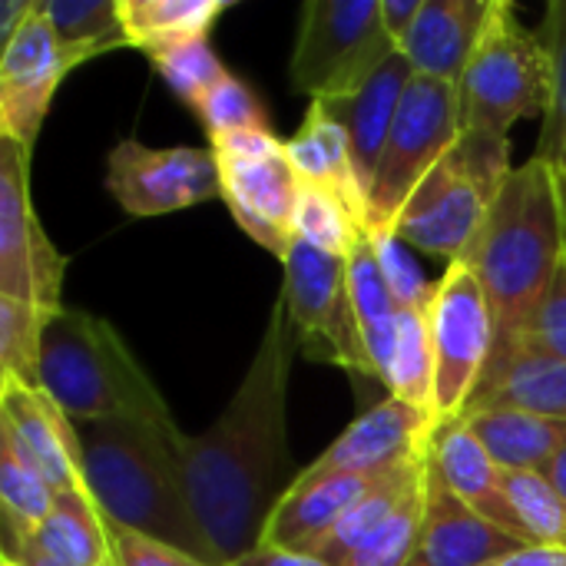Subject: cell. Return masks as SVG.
<instances>
[{
	"label": "cell",
	"instance_id": "obj_5",
	"mask_svg": "<svg viewBox=\"0 0 566 566\" xmlns=\"http://www.w3.org/2000/svg\"><path fill=\"white\" fill-rule=\"evenodd\" d=\"M551 106V66L537 33H531L507 0H491L474 53L458 80L461 136L507 139L511 126L544 116Z\"/></svg>",
	"mask_w": 566,
	"mask_h": 566
},
{
	"label": "cell",
	"instance_id": "obj_37",
	"mask_svg": "<svg viewBox=\"0 0 566 566\" xmlns=\"http://www.w3.org/2000/svg\"><path fill=\"white\" fill-rule=\"evenodd\" d=\"M149 63L172 86V93L179 99H186L189 106H196L229 73L222 66V60L216 56L209 36H192V40L163 46V50L149 53Z\"/></svg>",
	"mask_w": 566,
	"mask_h": 566
},
{
	"label": "cell",
	"instance_id": "obj_17",
	"mask_svg": "<svg viewBox=\"0 0 566 566\" xmlns=\"http://www.w3.org/2000/svg\"><path fill=\"white\" fill-rule=\"evenodd\" d=\"M527 544L474 514L424 458V524L408 566H494Z\"/></svg>",
	"mask_w": 566,
	"mask_h": 566
},
{
	"label": "cell",
	"instance_id": "obj_27",
	"mask_svg": "<svg viewBox=\"0 0 566 566\" xmlns=\"http://www.w3.org/2000/svg\"><path fill=\"white\" fill-rule=\"evenodd\" d=\"M431 444V441H428ZM424 458H428V448L424 451H418V454H408V458H401L398 464H391V468H385L381 471V478L375 481V488L358 501V504H352V511L308 551L312 557H318V560H325V564L332 566H345L348 564V557L388 521V514L401 504V497H405V491L421 478V471H424Z\"/></svg>",
	"mask_w": 566,
	"mask_h": 566
},
{
	"label": "cell",
	"instance_id": "obj_12",
	"mask_svg": "<svg viewBox=\"0 0 566 566\" xmlns=\"http://www.w3.org/2000/svg\"><path fill=\"white\" fill-rule=\"evenodd\" d=\"M106 189L123 212L153 219L222 196V176L209 146L153 149L139 139H119L106 156Z\"/></svg>",
	"mask_w": 566,
	"mask_h": 566
},
{
	"label": "cell",
	"instance_id": "obj_43",
	"mask_svg": "<svg viewBox=\"0 0 566 566\" xmlns=\"http://www.w3.org/2000/svg\"><path fill=\"white\" fill-rule=\"evenodd\" d=\"M421 7H424V0H381L385 30L391 33V40H395L398 46H401V40L408 36V30L415 27Z\"/></svg>",
	"mask_w": 566,
	"mask_h": 566
},
{
	"label": "cell",
	"instance_id": "obj_10",
	"mask_svg": "<svg viewBox=\"0 0 566 566\" xmlns=\"http://www.w3.org/2000/svg\"><path fill=\"white\" fill-rule=\"evenodd\" d=\"M434 421H461L494 352V322L484 285L468 262H451L431 302Z\"/></svg>",
	"mask_w": 566,
	"mask_h": 566
},
{
	"label": "cell",
	"instance_id": "obj_41",
	"mask_svg": "<svg viewBox=\"0 0 566 566\" xmlns=\"http://www.w3.org/2000/svg\"><path fill=\"white\" fill-rule=\"evenodd\" d=\"M531 348H541L566 361V255L541 302V312L531 332Z\"/></svg>",
	"mask_w": 566,
	"mask_h": 566
},
{
	"label": "cell",
	"instance_id": "obj_46",
	"mask_svg": "<svg viewBox=\"0 0 566 566\" xmlns=\"http://www.w3.org/2000/svg\"><path fill=\"white\" fill-rule=\"evenodd\" d=\"M3 554H10L13 560L20 566H63L60 560H53V557H46V554H40L33 544H20V547H3Z\"/></svg>",
	"mask_w": 566,
	"mask_h": 566
},
{
	"label": "cell",
	"instance_id": "obj_35",
	"mask_svg": "<svg viewBox=\"0 0 566 566\" xmlns=\"http://www.w3.org/2000/svg\"><path fill=\"white\" fill-rule=\"evenodd\" d=\"M56 312L0 295V375L40 388V345Z\"/></svg>",
	"mask_w": 566,
	"mask_h": 566
},
{
	"label": "cell",
	"instance_id": "obj_20",
	"mask_svg": "<svg viewBox=\"0 0 566 566\" xmlns=\"http://www.w3.org/2000/svg\"><path fill=\"white\" fill-rule=\"evenodd\" d=\"M415 80V70L408 63V56L398 50L358 93L342 96V99H322L328 106V113L345 126L348 143H352V156H355V169L358 179L368 192L375 166L381 159V149L391 136L398 106L408 93Z\"/></svg>",
	"mask_w": 566,
	"mask_h": 566
},
{
	"label": "cell",
	"instance_id": "obj_19",
	"mask_svg": "<svg viewBox=\"0 0 566 566\" xmlns=\"http://www.w3.org/2000/svg\"><path fill=\"white\" fill-rule=\"evenodd\" d=\"M488 7L491 0H424L398 50L408 56L418 76L458 86L488 20Z\"/></svg>",
	"mask_w": 566,
	"mask_h": 566
},
{
	"label": "cell",
	"instance_id": "obj_14",
	"mask_svg": "<svg viewBox=\"0 0 566 566\" xmlns=\"http://www.w3.org/2000/svg\"><path fill=\"white\" fill-rule=\"evenodd\" d=\"M0 441L33 468L53 494L86 488L76 424L43 388L0 375Z\"/></svg>",
	"mask_w": 566,
	"mask_h": 566
},
{
	"label": "cell",
	"instance_id": "obj_48",
	"mask_svg": "<svg viewBox=\"0 0 566 566\" xmlns=\"http://www.w3.org/2000/svg\"><path fill=\"white\" fill-rule=\"evenodd\" d=\"M557 182H560V202H564V222H566V163L557 169Z\"/></svg>",
	"mask_w": 566,
	"mask_h": 566
},
{
	"label": "cell",
	"instance_id": "obj_33",
	"mask_svg": "<svg viewBox=\"0 0 566 566\" xmlns=\"http://www.w3.org/2000/svg\"><path fill=\"white\" fill-rule=\"evenodd\" d=\"M537 36L547 50V66H551V106L544 113V129L534 156L560 169L566 163V0H554L547 7Z\"/></svg>",
	"mask_w": 566,
	"mask_h": 566
},
{
	"label": "cell",
	"instance_id": "obj_24",
	"mask_svg": "<svg viewBox=\"0 0 566 566\" xmlns=\"http://www.w3.org/2000/svg\"><path fill=\"white\" fill-rule=\"evenodd\" d=\"M30 544L63 566H116L109 521L90 488L56 491L53 511Z\"/></svg>",
	"mask_w": 566,
	"mask_h": 566
},
{
	"label": "cell",
	"instance_id": "obj_28",
	"mask_svg": "<svg viewBox=\"0 0 566 566\" xmlns=\"http://www.w3.org/2000/svg\"><path fill=\"white\" fill-rule=\"evenodd\" d=\"M226 7V0H119L126 46H136L149 56L163 46L209 36Z\"/></svg>",
	"mask_w": 566,
	"mask_h": 566
},
{
	"label": "cell",
	"instance_id": "obj_4",
	"mask_svg": "<svg viewBox=\"0 0 566 566\" xmlns=\"http://www.w3.org/2000/svg\"><path fill=\"white\" fill-rule=\"evenodd\" d=\"M40 388L80 421L172 424V415L119 332L80 308H60L40 345Z\"/></svg>",
	"mask_w": 566,
	"mask_h": 566
},
{
	"label": "cell",
	"instance_id": "obj_32",
	"mask_svg": "<svg viewBox=\"0 0 566 566\" xmlns=\"http://www.w3.org/2000/svg\"><path fill=\"white\" fill-rule=\"evenodd\" d=\"M361 235H365V226L335 192L302 182V196L295 209V239L328 255L348 259Z\"/></svg>",
	"mask_w": 566,
	"mask_h": 566
},
{
	"label": "cell",
	"instance_id": "obj_47",
	"mask_svg": "<svg viewBox=\"0 0 566 566\" xmlns=\"http://www.w3.org/2000/svg\"><path fill=\"white\" fill-rule=\"evenodd\" d=\"M541 474L557 488V494L564 497V504H566V444L557 451V454H554V458H551V464H547Z\"/></svg>",
	"mask_w": 566,
	"mask_h": 566
},
{
	"label": "cell",
	"instance_id": "obj_11",
	"mask_svg": "<svg viewBox=\"0 0 566 566\" xmlns=\"http://www.w3.org/2000/svg\"><path fill=\"white\" fill-rule=\"evenodd\" d=\"M66 259L46 239L30 199V149L0 136V295L60 312Z\"/></svg>",
	"mask_w": 566,
	"mask_h": 566
},
{
	"label": "cell",
	"instance_id": "obj_22",
	"mask_svg": "<svg viewBox=\"0 0 566 566\" xmlns=\"http://www.w3.org/2000/svg\"><path fill=\"white\" fill-rule=\"evenodd\" d=\"M285 156L302 182L335 192L361 226L368 222V192L358 179L348 133L322 99H312L298 133L285 143Z\"/></svg>",
	"mask_w": 566,
	"mask_h": 566
},
{
	"label": "cell",
	"instance_id": "obj_44",
	"mask_svg": "<svg viewBox=\"0 0 566 566\" xmlns=\"http://www.w3.org/2000/svg\"><path fill=\"white\" fill-rule=\"evenodd\" d=\"M494 566H566L564 547H524L521 554Z\"/></svg>",
	"mask_w": 566,
	"mask_h": 566
},
{
	"label": "cell",
	"instance_id": "obj_42",
	"mask_svg": "<svg viewBox=\"0 0 566 566\" xmlns=\"http://www.w3.org/2000/svg\"><path fill=\"white\" fill-rule=\"evenodd\" d=\"M229 566H332L312 554H302V551H285V547H265L259 544L255 551H249L245 557H239L235 564Z\"/></svg>",
	"mask_w": 566,
	"mask_h": 566
},
{
	"label": "cell",
	"instance_id": "obj_31",
	"mask_svg": "<svg viewBox=\"0 0 566 566\" xmlns=\"http://www.w3.org/2000/svg\"><path fill=\"white\" fill-rule=\"evenodd\" d=\"M40 13L53 23L66 46L93 56L126 46L119 0H40Z\"/></svg>",
	"mask_w": 566,
	"mask_h": 566
},
{
	"label": "cell",
	"instance_id": "obj_30",
	"mask_svg": "<svg viewBox=\"0 0 566 566\" xmlns=\"http://www.w3.org/2000/svg\"><path fill=\"white\" fill-rule=\"evenodd\" d=\"M0 511L3 547L30 544L53 511V488L0 441Z\"/></svg>",
	"mask_w": 566,
	"mask_h": 566
},
{
	"label": "cell",
	"instance_id": "obj_38",
	"mask_svg": "<svg viewBox=\"0 0 566 566\" xmlns=\"http://www.w3.org/2000/svg\"><path fill=\"white\" fill-rule=\"evenodd\" d=\"M192 109L202 119L209 139H219V136H229V133L269 129V119H265V109H262L259 96L232 73H226Z\"/></svg>",
	"mask_w": 566,
	"mask_h": 566
},
{
	"label": "cell",
	"instance_id": "obj_6",
	"mask_svg": "<svg viewBox=\"0 0 566 566\" xmlns=\"http://www.w3.org/2000/svg\"><path fill=\"white\" fill-rule=\"evenodd\" d=\"M511 146L494 136H458L444 159L408 199L395 235L448 265L464 259L481 235L507 176Z\"/></svg>",
	"mask_w": 566,
	"mask_h": 566
},
{
	"label": "cell",
	"instance_id": "obj_49",
	"mask_svg": "<svg viewBox=\"0 0 566 566\" xmlns=\"http://www.w3.org/2000/svg\"><path fill=\"white\" fill-rule=\"evenodd\" d=\"M0 566H20V564H17V560H13L10 554H3V551H0Z\"/></svg>",
	"mask_w": 566,
	"mask_h": 566
},
{
	"label": "cell",
	"instance_id": "obj_40",
	"mask_svg": "<svg viewBox=\"0 0 566 566\" xmlns=\"http://www.w3.org/2000/svg\"><path fill=\"white\" fill-rule=\"evenodd\" d=\"M109 531H113V564L116 566H216L196 560L186 551H176L146 534H136L116 524H109Z\"/></svg>",
	"mask_w": 566,
	"mask_h": 566
},
{
	"label": "cell",
	"instance_id": "obj_23",
	"mask_svg": "<svg viewBox=\"0 0 566 566\" xmlns=\"http://www.w3.org/2000/svg\"><path fill=\"white\" fill-rule=\"evenodd\" d=\"M488 408H511L566 421V361L541 348L521 352L501 371L488 375L478 385L468 415Z\"/></svg>",
	"mask_w": 566,
	"mask_h": 566
},
{
	"label": "cell",
	"instance_id": "obj_13",
	"mask_svg": "<svg viewBox=\"0 0 566 566\" xmlns=\"http://www.w3.org/2000/svg\"><path fill=\"white\" fill-rule=\"evenodd\" d=\"M83 60H93V53L66 46L40 13L36 0L30 20L3 43L0 53V136L33 149L53 93Z\"/></svg>",
	"mask_w": 566,
	"mask_h": 566
},
{
	"label": "cell",
	"instance_id": "obj_2",
	"mask_svg": "<svg viewBox=\"0 0 566 566\" xmlns=\"http://www.w3.org/2000/svg\"><path fill=\"white\" fill-rule=\"evenodd\" d=\"M564 255L566 222L557 169L531 156L511 169L481 235L461 259L478 272L494 322V352L484 378L531 348L541 302Z\"/></svg>",
	"mask_w": 566,
	"mask_h": 566
},
{
	"label": "cell",
	"instance_id": "obj_21",
	"mask_svg": "<svg viewBox=\"0 0 566 566\" xmlns=\"http://www.w3.org/2000/svg\"><path fill=\"white\" fill-rule=\"evenodd\" d=\"M378 478L381 471L338 474V478H325L315 484H292L285 497L279 501V507L272 511L259 544L308 554L352 511V504H358L375 488Z\"/></svg>",
	"mask_w": 566,
	"mask_h": 566
},
{
	"label": "cell",
	"instance_id": "obj_45",
	"mask_svg": "<svg viewBox=\"0 0 566 566\" xmlns=\"http://www.w3.org/2000/svg\"><path fill=\"white\" fill-rule=\"evenodd\" d=\"M36 10V0H3V20H0V33L3 43L30 20V13Z\"/></svg>",
	"mask_w": 566,
	"mask_h": 566
},
{
	"label": "cell",
	"instance_id": "obj_39",
	"mask_svg": "<svg viewBox=\"0 0 566 566\" xmlns=\"http://www.w3.org/2000/svg\"><path fill=\"white\" fill-rule=\"evenodd\" d=\"M371 242H375V252H378V262H381V272H385V282L401 305H421L428 308L434 302V289L438 282H424L418 262L408 255L405 242L395 235V232H368Z\"/></svg>",
	"mask_w": 566,
	"mask_h": 566
},
{
	"label": "cell",
	"instance_id": "obj_29",
	"mask_svg": "<svg viewBox=\"0 0 566 566\" xmlns=\"http://www.w3.org/2000/svg\"><path fill=\"white\" fill-rule=\"evenodd\" d=\"M395 398L431 411L434 408V345H431V305H401L398 308V338H395V368L391 388ZM434 418V411H431Z\"/></svg>",
	"mask_w": 566,
	"mask_h": 566
},
{
	"label": "cell",
	"instance_id": "obj_7",
	"mask_svg": "<svg viewBox=\"0 0 566 566\" xmlns=\"http://www.w3.org/2000/svg\"><path fill=\"white\" fill-rule=\"evenodd\" d=\"M395 53L381 0H308L289 63L292 90L312 99L352 96Z\"/></svg>",
	"mask_w": 566,
	"mask_h": 566
},
{
	"label": "cell",
	"instance_id": "obj_34",
	"mask_svg": "<svg viewBox=\"0 0 566 566\" xmlns=\"http://www.w3.org/2000/svg\"><path fill=\"white\" fill-rule=\"evenodd\" d=\"M504 491L531 537L534 547H564L566 551V504L557 488L541 471H511L504 468Z\"/></svg>",
	"mask_w": 566,
	"mask_h": 566
},
{
	"label": "cell",
	"instance_id": "obj_18",
	"mask_svg": "<svg viewBox=\"0 0 566 566\" xmlns=\"http://www.w3.org/2000/svg\"><path fill=\"white\" fill-rule=\"evenodd\" d=\"M428 454L434 461V468L441 471V478L448 481V488L474 511L481 514L488 524H494L497 531L524 541L527 547L531 537L504 491V468L488 454V448L474 438V431L464 421H444L434 428Z\"/></svg>",
	"mask_w": 566,
	"mask_h": 566
},
{
	"label": "cell",
	"instance_id": "obj_36",
	"mask_svg": "<svg viewBox=\"0 0 566 566\" xmlns=\"http://www.w3.org/2000/svg\"><path fill=\"white\" fill-rule=\"evenodd\" d=\"M424 524V471L405 491L401 504L388 514V521L348 557L345 566H408L418 534Z\"/></svg>",
	"mask_w": 566,
	"mask_h": 566
},
{
	"label": "cell",
	"instance_id": "obj_15",
	"mask_svg": "<svg viewBox=\"0 0 566 566\" xmlns=\"http://www.w3.org/2000/svg\"><path fill=\"white\" fill-rule=\"evenodd\" d=\"M438 421L431 411L415 408L401 398H385L365 415H358L292 484H315L338 474H375L398 464L408 454L428 448Z\"/></svg>",
	"mask_w": 566,
	"mask_h": 566
},
{
	"label": "cell",
	"instance_id": "obj_25",
	"mask_svg": "<svg viewBox=\"0 0 566 566\" xmlns=\"http://www.w3.org/2000/svg\"><path fill=\"white\" fill-rule=\"evenodd\" d=\"M348 285L355 302V318L361 328L365 352L375 368V381L391 388V368H395V338H398V302L385 282L378 252L371 235L365 232L352 255H348Z\"/></svg>",
	"mask_w": 566,
	"mask_h": 566
},
{
	"label": "cell",
	"instance_id": "obj_9",
	"mask_svg": "<svg viewBox=\"0 0 566 566\" xmlns=\"http://www.w3.org/2000/svg\"><path fill=\"white\" fill-rule=\"evenodd\" d=\"M282 269H285L282 302L295 328L298 348L308 358L338 365L361 378H375V368H371V358L365 352L361 328L355 318L348 259L328 255L295 239Z\"/></svg>",
	"mask_w": 566,
	"mask_h": 566
},
{
	"label": "cell",
	"instance_id": "obj_26",
	"mask_svg": "<svg viewBox=\"0 0 566 566\" xmlns=\"http://www.w3.org/2000/svg\"><path fill=\"white\" fill-rule=\"evenodd\" d=\"M474 438L488 448V454L511 471H544L551 458L566 444V421L511 411V408H488L471 411L461 418Z\"/></svg>",
	"mask_w": 566,
	"mask_h": 566
},
{
	"label": "cell",
	"instance_id": "obj_16",
	"mask_svg": "<svg viewBox=\"0 0 566 566\" xmlns=\"http://www.w3.org/2000/svg\"><path fill=\"white\" fill-rule=\"evenodd\" d=\"M216 156V153H212ZM222 176V196L239 229L255 239L265 252L285 262L295 245V209L302 179L285 153L262 159L216 156Z\"/></svg>",
	"mask_w": 566,
	"mask_h": 566
},
{
	"label": "cell",
	"instance_id": "obj_3",
	"mask_svg": "<svg viewBox=\"0 0 566 566\" xmlns=\"http://www.w3.org/2000/svg\"><path fill=\"white\" fill-rule=\"evenodd\" d=\"M76 438L83 481L109 524L219 566L189 497L176 421H80Z\"/></svg>",
	"mask_w": 566,
	"mask_h": 566
},
{
	"label": "cell",
	"instance_id": "obj_1",
	"mask_svg": "<svg viewBox=\"0 0 566 566\" xmlns=\"http://www.w3.org/2000/svg\"><path fill=\"white\" fill-rule=\"evenodd\" d=\"M298 348L279 298L259 352L226 411L182 441V464L199 527L219 566L259 547L262 531L292 488L289 478V375Z\"/></svg>",
	"mask_w": 566,
	"mask_h": 566
},
{
	"label": "cell",
	"instance_id": "obj_8",
	"mask_svg": "<svg viewBox=\"0 0 566 566\" xmlns=\"http://www.w3.org/2000/svg\"><path fill=\"white\" fill-rule=\"evenodd\" d=\"M458 136V86L415 73L368 186L365 232H395L408 199Z\"/></svg>",
	"mask_w": 566,
	"mask_h": 566
}]
</instances>
